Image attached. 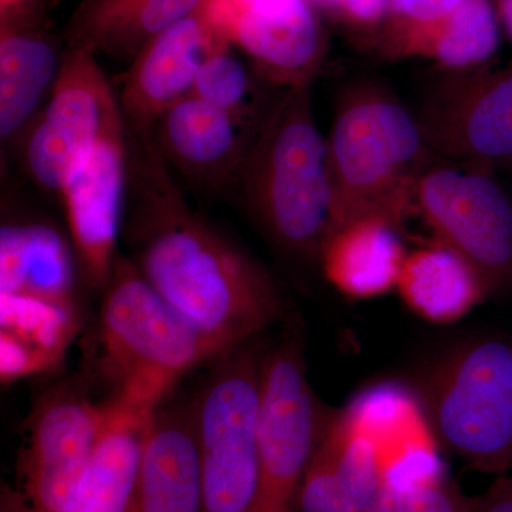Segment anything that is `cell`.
Masks as SVG:
<instances>
[{
    "label": "cell",
    "instance_id": "1",
    "mask_svg": "<svg viewBox=\"0 0 512 512\" xmlns=\"http://www.w3.org/2000/svg\"><path fill=\"white\" fill-rule=\"evenodd\" d=\"M138 171L133 238L148 284L227 353L282 313L272 279L188 210L153 154Z\"/></svg>",
    "mask_w": 512,
    "mask_h": 512
},
{
    "label": "cell",
    "instance_id": "2",
    "mask_svg": "<svg viewBox=\"0 0 512 512\" xmlns=\"http://www.w3.org/2000/svg\"><path fill=\"white\" fill-rule=\"evenodd\" d=\"M326 141L332 234L365 217L399 227L433 154L416 113L379 84H356L340 99Z\"/></svg>",
    "mask_w": 512,
    "mask_h": 512
},
{
    "label": "cell",
    "instance_id": "3",
    "mask_svg": "<svg viewBox=\"0 0 512 512\" xmlns=\"http://www.w3.org/2000/svg\"><path fill=\"white\" fill-rule=\"evenodd\" d=\"M311 87H289L276 101L238 168L269 237L302 258H319L333 227L328 141L313 116Z\"/></svg>",
    "mask_w": 512,
    "mask_h": 512
},
{
    "label": "cell",
    "instance_id": "4",
    "mask_svg": "<svg viewBox=\"0 0 512 512\" xmlns=\"http://www.w3.org/2000/svg\"><path fill=\"white\" fill-rule=\"evenodd\" d=\"M101 367L111 403L153 414L175 383L222 350L180 315L128 262H116L101 306Z\"/></svg>",
    "mask_w": 512,
    "mask_h": 512
},
{
    "label": "cell",
    "instance_id": "5",
    "mask_svg": "<svg viewBox=\"0 0 512 512\" xmlns=\"http://www.w3.org/2000/svg\"><path fill=\"white\" fill-rule=\"evenodd\" d=\"M437 440L474 471L512 468V339L458 345L430 370L421 393Z\"/></svg>",
    "mask_w": 512,
    "mask_h": 512
},
{
    "label": "cell",
    "instance_id": "6",
    "mask_svg": "<svg viewBox=\"0 0 512 512\" xmlns=\"http://www.w3.org/2000/svg\"><path fill=\"white\" fill-rule=\"evenodd\" d=\"M264 360L232 357L212 377L195 409L202 512H254L259 480V416Z\"/></svg>",
    "mask_w": 512,
    "mask_h": 512
},
{
    "label": "cell",
    "instance_id": "7",
    "mask_svg": "<svg viewBox=\"0 0 512 512\" xmlns=\"http://www.w3.org/2000/svg\"><path fill=\"white\" fill-rule=\"evenodd\" d=\"M414 208L439 244L476 269L488 295L512 291V192L490 168H427L417 183Z\"/></svg>",
    "mask_w": 512,
    "mask_h": 512
},
{
    "label": "cell",
    "instance_id": "8",
    "mask_svg": "<svg viewBox=\"0 0 512 512\" xmlns=\"http://www.w3.org/2000/svg\"><path fill=\"white\" fill-rule=\"evenodd\" d=\"M325 421L301 346L289 336L264 359L254 512H299L303 478Z\"/></svg>",
    "mask_w": 512,
    "mask_h": 512
},
{
    "label": "cell",
    "instance_id": "9",
    "mask_svg": "<svg viewBox=\"0 0 512 512\" xmlns=\"http://www.w3.org/2000/svg\"><path fill=\"white\" fill-rule=\"evenodd\" d=\"M121 113L96 56L72 46L30 130L25 150L30 174L47 190L62 192L93 148L103 138L123 131Z\"/></svg>",
    "mask_w": 512,
    "mask_h": 512
},
{
    "label": "cell",
    "instance_id": "10",
    "mask_svg": "<svg viewBox=\"0 0 512 512\" xmlns=\"http://www.w3.org/2000/svg\"><path fill=\"white\" fill-rule=\"evenodd\" d=\"M416 116L434 154L487 168L512 165V63L441 76Z\"/></svg>",
    "mask_w": 512,
    "mask_h": 512
},
{
    "label": "cell",
    "instance_id": "11",
    "mask_svg": "<svg viewBox=\"0 0 512 512\" xmlns=\"http://www.w3.org/2000/svg\"><path fill=\"white\" fill-rule=\"evenodd\" d=\"M340 414L372 447L379 491L410 495L446 480L439 440L423 400L409 387L373 384L357 393Z\"/></svg>",
    "mask_w": 512,
    "mask_h": 512
},
{
    "label": "cell",
    "instance_id": "12",
    "mask_svg": "<svg viewBox=\"0 0 512 512\" xmlns=\"http://www.w3.org/2000/svg\"><path fill=\"white\" fill-rule=\"evenodd\" d=\"M208 25L247 53L279 86L312 83L323 56L322 32L308 0H202Z\"/></svg>",
    "mask_w": 512,
    "mask_h": 512
},
{
    "label": "cell",
    "instance_id": "13",
    "mask_svg": "<svg viewBox=\"0 0 512 512\" xmlns=\"http://www.w3.org/2000/svg\"><path fill=\"white\" fill-rule=\"evenodd\" d=\"M110 406L63 397L40 410L23 466V512H59L92 461Z\"/></svg>",
    "mask_w": 512,
    "mask_h": 512
},
{
    "label": "cell",
    "instance_id": "14",
    "mask_svg": "<svg viewBox=\"0 0 512 512\" xmlns=\"http://www.w3.org/2000/svg\"><path fill=\"white\" fill-rule=\"evenodd\" d=\"M127 170L124 131H119L93 148L60 192L74 249L93 285L109 282L116 265Z\"/></svg>",
    "mask_w": 512,
    "mask_h": 512
},
{
    "label": "cell",
    "instance_id": "15",
    "mask_svg": "<svg viewBox=\"0 0 512 512\" xmlns=\"http://www.w3.org/2000/svg\"><path fill=\"white\" fill-rule=\"evenodd\" d=\"M229 47L195 9L151 39L134 57L121 109L137 124L153 123L190 96L202 64Z\"/></svg>",
    "mask_w": 512,
    "mask_h": 512
},
{
    "label": "cell",
    "instance_id": "16",
    "mask_svg": "<svg viewBox=\"0 0 512 512\" xmlns=\"http://www.w3.org/2000/svg\"><path fill=\"white\" fill-rule=\"evenodd\" d=\"M127 512H202L195 409L158 407L151 416Z\"/></svg>",
    "mask_w": 512,
    "mask_h": 512
},
{
    "label": "cell",
    "instance_id": "17",
    "mask_svg": "<svg viewBox=\"0 0 512 512\" xmlns=\"http://www.w3.org/2000/svg\"><path fill=\"white\" fill-rule=\"evenodd\" d=\"M397 228L386 218L365 217L333 232L319 256L326 279L348 298L389 292L407 256Z\"/></svg>",
    "mask_w": 512,
    "mask_h": 512
},
{
    "label": "cell",
    "instance_id": "18",
    "mask_svg": "<svg viewBox=\"0 0 512 512\" xmlns=\"http://www.w3.org/2000/svg\"><path fill=\"white\" fill-rule=\"evenodd\" d=\"M161 143L168 156L198 177L227 175L238 170L245 147V120L194 94L164 111Z\"/></svg>",
    "mask_w": 512,
    "mask_h": 512
},
{
    "label": "cell",
    "instance_id": "19",
    "mask_svg": "<svg viewBox=\"0 0 512 512\" xmlns=\"http://www.w3.org/2000/svg\"><path fill=\"white\" fill-rule=\"evenodd\" d=\"M202 0H84L72 23L73 45L120 57H136L165 29L191 15Z\"/></svg>",
    "mask_w": 512,
    "mask_h": 512
},
{
    "label": "cell",
    "instance_id": "20",
    "mask_svg": "<svg viewBox=\"0 0 512 512\" xmlns=\"http://www.w3.org/2000/svg\"><path fill=\"white\" fill-rule=\"evenodd\" d=\"M110 423L72 495L59 512H127L147 424L143 414L109 403Z\"/></svg>",
    "mask_w": 512,
    "mask_h": 512
},
{
    "label": "cell",
    "instance_id": "21",
    "mask_svg": "<svg viewBox=\"0 0 512 512\" xmlns=\"http://www.w3.org/2000/svg\"><path fill=\"white\" fill-rule=\"evenodd\" d=\"M74 259L49 225H8L0 234V293L73 303Z\"/></svg>",
    "mask_w": 512,
    "mask_h": 512
},
{
    "label": "cell",
    "instance_id": "22",
    "mask_svg": "<svg viewBox=\"0 0 512 512\" xmlns=\"http://www.w3.org/2000/svg\"><path fill=\"white\" fill-rule=\"evenodd\" d=\"M396 288L417 316L440 325L464 318L488 295L476 269L439 242L407 254Z\"/></svg>",
    "mask_w": 512,
    "mask_h": 512
},
{
    "label": "cell",
    "instance_id": "23",
    "mask_svg": "<svg viewBox=\"0 0 512 512\" xmlns=\"http://www.w3.org/2000/svg\"><path fill=\"white\" fill-rule=\"evenodd\" d=\"M56 47L37 33L3 25L0 39V134L10 138L35 116L59 76Z\"/></svg>",
    "mask_w": 512,
    "mask_h": 512
},
{
    "label": "cell",
    "instance_id": "24",
    "mask_svg": "<svg viewBox=\"0 0 512 512\" xmlns=\"http://www.w3.org/2000/svg\"><path fill=\"white\" fill-rule=\"evenodd\" d=\"M498 42L497 16L490 0H466L444 18L402 26L399 52L424 56L444 69L463 72L490 59Z\"/></svg>",
    "mask_w": 512,
    "mask_h": 512
},
{
    "label": "cell",
    "instance_id": "25",
    "mask_svg": "<svg viewBox=\"0 0 512 512\" xmlns=\"http://www.w3.org/2000/svg\"><path fill=\"white\" fill-rule=\"evenodd\" d=\"M0 318L2 333L32 350L45 369L62 357L77 329L74 303L33 296L0 293Z\"/></svg>",
    "mask_w": 512,
    "mask_h": 512
},
{
    "label": "cell",
    "instance_id": "26",
    "mask_svg": "<svg viewBox=\"0 0 512 512\" xmlns=\"http://www.w3.org/2000/svg\"><path fill=\"white\" fill-rule=\"evenodd\" d=\"M228 49L215 53L202 64L191 94L244 119L251 106L252 79L244 64Z\"/></svg>",
    "mask_w": 512,
    "mask_h": 512
},
{
    "label": "cell",
    "instance_id": "27",
    "mask_svg": "<svg viewBox=\"0 0 512 512\" xmlns=\"http://www.w3.org/2000/svg\"><path fill=\"white\" fill-rule=\"evenodd\" d=\"M0 340H2L0 342V349H2L0 369H2L3 382H12V380L33 375V373L45 369L39 357L19 340L6 335V333H0Z\"/></svg>",
    "mask_w": 512,
    "mask_h": 512
},
{
    "label": "cell",
    "instance_id": "28",
    "mask_svg": "<svg viewBox=\"0 0 512 512\" xmlns=\"http://www.w3.org/2000/svg\"><path fill=\"white\" fill-rule=\"evenodd\" d=\"M466 0H390V8L402 26L424 25L453 12Z\"/></svg>",
    "mask_w": 512,
    "mask_h": 512
},
{
    "label": "cell",
    "instance_id": "29",
    "mask_svg": "<svg viewBox=\"0 0 512 512\" xmlns=\"http://www.w3.org/2000/svg\"><path fill=\"white\" fill-rule=\"evenodd\" d=\"M473 512H512V477L497 476L483 495L474 498Z\"/></svg>",
    "mask_w": 512,
    "mask_h": 512
},
{
    "label": "cell",
    "instance_id": "30",
    "mask_svg": "<svg viewBox=\"0 0 512 512\" xmlns=\"http://www.w3.org/2000/svg\"><path fill=\"white\" fill-rule=\"evenodd\" d=\"M330 5L338 6L349 18L357 22H376L382 18L390 0H323Z\"/></svg>",
    "mask_w": 512,
    "mask_h": 512
},
{
    "label": "cell",
    "instance_id": "31",
    "mask_svg": "<svg viewBox=\"0 0 512 512\" xmlns=\"http://www.w3.org/2000/svg\"><path fill=\"white\" fill-rule=\"evenodd\" d=\"M500 12L508 35L512 39V0H500Z\"/></svg>",
    "mask_w": 512,
    "mask_h": 512
},
{
    "label": "cell",
    "instance_id": "32",
    "mask_svg": "<svg viewBox=\"0 0 512 512\" xmlns=\"http://www.w3.org/2000/svg\"><path fill=\"white\" fill-rule=\"evenodd\" d=\"M28 0H0V6H2V16L8 15L12 10L18 9L23 3Z\"/></svg>",
    "mask_w": 512,
    "mask_h": 512
}]
</instances>
